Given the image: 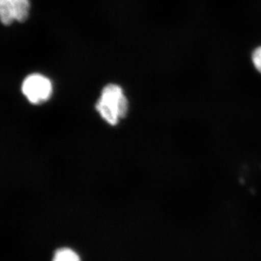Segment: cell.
<instances>
[{
    "instance_id": "obj_1",
    "label": "cell",
    "mask_w": 261,
    "mask_h": 261,
    "mask_svg": "<svg viewBox=\"0 0 261 261\" xmlns=\"http://www.w3.org/2000/svg\"><path fill=\"white\" fill-rule=\"evenodd\" d=\"M22 92L33 104H41L50 97L53 86L47 77L41 74L29 75L24 80Z\"/></svg>"
},
{
    "instance_id": "obj_2",
    "label": "cell",
    "mask_w": 261,
    "mask_h": 261,
    "mask_svg": "<svg viewBox=\"0 0 261 261\" xmlns=\"http://www.w3.org/2000/svg\"><path fill=\"white\" fill-rule=\"evenodd\" d=\"M100 99L114 108L120 118L126 116L128 111V102L119 86L108 84L103 88Z\"/></svg>"
},
{
    "instance_id": "obj_3",
    "label": "cell",
    "mask_w": 261,
    "mask_h": 261,
    "mask_svg": "<svg viewBox=\"0 0 261 261\" xmlns=\"http://www.w3.org/2000/svg\"><path fill=\"white\" fill-rule=\"evenodd\" d=\"M96 109L109 124L115 126L118 123V119L120 118L118 113L108 103L105 102L102 99H99L96 104Z\"/></svg>"
},
{
    "instance_id": "obj_4",
    "label": "cell",
    "mask_w": 261,
    "mask_h": 261,
    "mask_svg": "<svg viewBox=\"0 0 261 261\" xmlns=\"http://www.w3.org/2000/svg\"><path fill=\"white\" fill-rule=\"evenodd\" d=\"M14 0H0V15L5 25H10L14 21Z\"/></svg>"
},
{
    "instance_id": "obj_5",
    "label": "cell",
    "mask_w": 261,
    "mask_h": 261,
    "mask_svg": "<svg viewBox=\"0 0 261 261\" xmlns=\"http://www.w3.org/2000/svg\"><path fill=\"white\" fill-rule=\"evenodd\" d=\"M15 20L20 23L25 21L29 18L30 3L29 0H14Z\"/></svg>"
},
{
    "instance_id": "obj_6",
    "label": "cell",
    "mask_w": 261,
    "mask_h": 261,
    "mask_svg": "<svg viewBox=\"0 0 261 261\" xmlns=\"http://www.w3.org/2000/svg\"><path fill=\"white\" fill-rule=\"evenodd\" d=\"M53 261H80V258L73 250L63 248L56 252Z\"/></svg>"
},
{
    "instance_id": "obj_7",
    "label": "cell",
    "mask_w": 261,
    "mask_h": 261,
    "mask_svg": "<svg viewBox=\"0 0 261 261\" xmlns=\"http://www.w3.org/2000/svg\"><path fill=\"white\" fill-rule=\"evenodd\" d=\"M251 61L254 68L261 75V46L255 48L252 51Z\"/></svg>"
}]
</instances>
